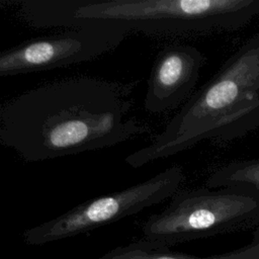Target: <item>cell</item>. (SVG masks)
Here are the masks:
<instances>
[{
    "instance_id": "obj_7",
    "label": "cell",
    "mask_w": 259,
    "mask_h": 259,
    "mask_svg": "<svg viewBox=\"0 0 259 259\" xmlns=\"http://www.w3.org/2000/svg\"><path fill=\"white\" fill-rule=\"evenodd\" d=\"M203 63L201 52L190 45H171L160 51L147 83L144 106L151 113H162L188 98Z\"/></svg>"
},
{
    "instance_id": "obj_2",
    "label": "cell",
    "mask_w": 259,
    "mask_h": 259,
    "mask_svg": "<svg viewBox=\"0 0 259 259\" xmlns=\"http://www.w3.org/2000/svg\"><path fill=\"white\" fill-rule=\"evenodd\" d=\"M19 16L36 28L109 26L147 34L234 31L259 14V0H23Z\"/></svg>"
},
{
    "instance_id": "obj_4",
    "label": "cell",
    "mask_w": 259,
    "mask_h": 259,
    "mask_svg": "<svg viewBox=\"0 0 259 259\" xmlns=\"http://www.w3.org/2000/svg\"><path fill=\"white\" fill-rule=\"evenodd\" d=\"M259 229V191L243 187L176 192L169 204L143 225V239L175 245L234 232Z\"/></svg>"
},
{
    "instance_id": "obj_8",
    "label": "cell",
    "mask_w": 259,
    "mask_h": 259,
    "mask_svg": "<svg viewBox=\"0 0 259 259\" xmlns=\"http://www.w3.org/2000/svg\"><path fill=\"white\" fill-rule=\"evenodd\" d=\"M98 259H259V229L253 232V238L246 246L219 255L199 257L172 251L170 247L141 239L118 246Z\"/></svg>"
},
{
    "instance_id": "obj_3",
    "label": "cell",
    "mask_w": 259,
    "mask_h": 259,
    "mask_svg": "<svg viewBox=\"0 0 259 259\" xmlns=\"http://www.w3.org/2000/svg\"><path fill=\"white\" fill-rule=\"evenodd\" d=\"M259 127V34L237 50L195 92L153 143L130 154L139 168L205 140L230 142Z\"/></svg>"
},
{
    "instance_id": "obj_9",
    "label": "cell",
    "mask_w": 259,
    "mask_h": 259,
    "mask_svg": "<svg viewBox=\"0 0 259 259\" xmlns=\"http://www.w3.org/2000/svg\"><path fill=\"white\" fill-rule=\"evenodd\" d=\"M205 184L214 189L243 187L259 191V159L232 161L214 171Z\"/></svg>"
},
{
    "instance_id": "obj_5",
    "label": "cell",
    "mask_w": 259,
    "mask_h": 259,
    "mask_svg": "<svg viewBox=\"0 0 259 259\" xmlns=\"http://www.w3.org/2000/svg\"><path fill=\"white\" fill-rule=\"evenodd\" d=\"M184 178L180 166L167 168L144 182L89 199L51 221L25 230L23 241L30 246H40L136 214L172 197L179 191Z\"/></svg>"
},
{
    "instance_id": "obj_1",
    "label": "cell",
    "mask_w": 259,
    "mask_h": 259,
    "mask_svg": "<svg viewBox=\"0 0 259 259\" xmlns=\"http://www.w3.org/2000/svg\"><path fill=\"white\" fill-rule=\"evenodd\" d=\"M120 87L107 80L75 77L29 89L0 110V141L27 162L115 146L147 133L128 117Z\"/></svg>"
},
{
    "instance_id": "obj_6",
    "label": "cell",
    "mask_w": 259,
    "mask_h": 259,
    "mask_svg": "<svg viewBox=\"0 0 259 259\" xmlns=\"http://www.w3.org/2000/svg\"><path fill=\"white\" fill-rule=\"evenodd\" d=\"M126 34L116 27L87 26L27 39L0 54V76L28 74L88 62L115 50Z\"/></svg>"
}]
</instances>
